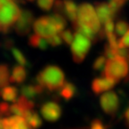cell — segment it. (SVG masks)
Listing matches in <instances>:
<instances>
[{"mask_svg": "<svg viewBox=\"0 0 129 129\" xmlns=\"http://www.w3.org/2000/svg\"><path fill=\"white\" fill-rule=\"evenodd\" d=\"M73 27H74V30L76 32L81 34L83 36H85L86 37H88L92 42H96L98 41V39H100V35L97 34L93 30L92 28H90L87 25H84V24H81L76 21L73 23Z\"/></svg>", "mask_w": 129, "mask_h": 129, "instance_id": "obj_13", "label": "cell"}, {"mask_svg": "<svg viewBox=\"0 0 129 129\" xmlns=\"http://www.w3.org/2000/svg\"><path fill=\"white\" fill-rule=\"evenodd\" d=\"M78 7L73 0H63V15L66 16L72 23L78 19Z\"/></svg>", "mask_w": 129, "mask_h": 129, "instance_id": "obj_14", "label": "cell"}, {"mask_svg": "<svg viewBox=\"0 0 129 129\" xmlns=\"http://www.w3.org/2000/svg\"><path fill=\"white\" fill-rule=\"evenodd\" d=\"M77 21L92 28L95 32L100 35V37H101V32H102L101 24L102 23L98 17L96 10L94 9V7L91 4L82 3L78 6Z\"/></svg>", "mask_w": 129, "mask_h": 129, "instance_id": "obj_4", "label": "cell"}, {"mask_svg": "<svg viewBox=\"0 0 129 129\" xmlns=\"http://www.w3.org/2000/svg\"><path fill=\"white\" fill-rule=\"evenodd\" d=\"M29 44L33 47V48H37L39 50H48V48L50 46L49 41L46 37H43L41 36H38L37 34L32 35L29 37Z\"/></svg>", "mask_w": 129, "mask_h": 129, "instance_id": "obj_18", "label": "cell"}, {"mask_svg": "<svg viewBox=\"0 0 129 129\" xmlns=\"http://www.w3.org/2000/svg\"><path fill=\"white\" fill-rule=\"evenodd\" d=\"M29 1H34V0H29Z\"/></svg>", "mask_w": 129, "mask_h": 129, "instance_id": "obj_36", "label": "cell"}, {"mask_svg": "<svg viewBox=\"0 0 129 129\" xmlns=\"http://www.w3.org/2000/svg\"><path fill=\"white\" fill-rule=\"evenodd\" d=\"M126 125H127V127L129 128V120H126Z\"/></svg>", "mask_w": 129, "mask_h": 129, "instance_id": "obj_35", "label": "cell"}, {"mask_svg": "<svg viewBox=\"0 0 129 129\" xmlns=\"http://www.w3.org/2000/svg\"><path fill=\"white\" fill-rule=\"evenodd\" d=\"M37 82L49 91L59 90L65 83L64 73L55 65H48L37 75Z\"/></svg>", "mask_w": 129, "mask_h": 129, "instance_id": "obj_1", "label": "cell"}, {"mask_svg": "<svg viewBox=\"0 0 129 129\" xmlns=\"http://www.w3.org/2000/svg\"><path fill=\"white\" fill-rule=\"evenodd\" d=\"M125 1L126 0H109L108 4H109V7L111 8L112 12L116 14H118L121 10V8L124 6Z\"/></svg>", "mask_w": 129, "mask_h": 129, "instance_id": "obj_25", "label": "cell"}, {"mask_svg": "<svg viewBox=\"0 0 129 129\" xmlns=\"http://www.w3.org/2000/svg\"><path fill=\"white\" fill-rule=\"evenodd\" d=\"M129 30V23L125 20H119L115 25V34L118 37L124 36Z\"/></svg>", "mask_w": 129, "mask_h": 129, "instance_id": "obj_23", "label": "cell"}, {"mask_svg": "<svg viewBox=\"0 0 129 129\" xmlns=\"http://www.w3.org/2000/svg\"><path fill=\"white\" fill-rule=\"evenodd\" d=\"M3 128L4 129H32L29 127L24 117L14 115L12 117L3 118Z\"/></svg>", "mask_w": 129, "mask_h": 129, "instance_id": "obj_11", "label": "cell"}, {"mask_svg": "<svg viewBox=\"0 0 129 129\" xmlns=\"http://www.w3.org/2000/svg\"><path fill=\"white\" fill-rule=\"evenodd\" d=\"M119 47H125L129 49V30L119 40Z\"/></svg>", "mask_w": 129, "mask_h": 129, "instance_id": "obj_30", "label": "cell"}, {"mask_svg": "<svg viewBox=\"0 0 129 129\" xmlns=\"http://www.w3.org/2000/svg\"><path fill=\"white\" fill-rule=\"evenodd\" d=\"M24 119L27 121L29 127L32 129H37L42 125V120L40 116L34 109L27 111L26 114L24 115Z\"/></svg>", "mask_w": 129, "mask_h": 129, "instance_id": "obj_16", "label": "cell"}, {"mask_svg": "<svg viewBox=\"0 0 129 129\" xmlns=\"http://www.w3.org/2000/svg\"><path fill=\"white\" fill-rule=\"evenodd\" d=\"M90 129H107V128H106L105 126H104V124L102 122V120L96 119V120H94L91 122Z\"/></svg>", "mask_w": 129, "mask_h": 129, "instance_id": "obj_32", "label": "cell"}, {"mask_svg": "<svg viewBox=\"0 0 129 129\" xmlns=\"http://www.w3.org/2000/svg\"><path fill=\"white\" fill-rule=\"evenodd\" d=\"M128 74L129 64L127 59L120 56H117L115 58L107 60L102 76L108 77L114 79L116 82H119L122 78L127 79Z\"/></svg>", "mask_w": 129, "mask_h": 129, "instance_id": "obj_3", "label": "cell"}, {"mask_svg": "<svg viewBox=\"0 0 129 129\" xmlns=\"http://www.w3.org/2000/svg\"><path fill=\"white\" fill-rule=\"evenodd\" d=\"M40 113L47 121H56L61 117V107L55 102H47L43 103L40 108Z\"/></svg>", "mask_w": 129, "mask_h": 129, "instance_id": "obj_9", "label": "cell"}, {"mask_svg": "<svg viewBox=\"0 0 129 129\" xmlns=\"http://www.w3.org/2000/svg\"><path fill=\"white\" fill-rule=\"evenodd\" d=\"M10 78L11 76L8 65L0 64V89L9 85V83L11 82Z\"/></svg>", "mask_w": 129, "mask_h": 129, "instance_id": "obj_21", "label": "cell"}, {"mask_svg": "<svg viewBox=\"0 0 129 129\" xmlns=\"http://www.w3.org/2000/svg\"><path fill=\"white\" fill-rule=\"evenodd\" d=\"M106 62H107V58H106L105 55L98 56L93 63V69L95 71H102V72L104 67H105Z\"/></svg>", "mask_w": 129, "mask_h": 129, "instance_id": "obj_24", "label": "cell"}, {"mask_svg": "<svg viewBox=\"0 0 129 129\" xmlns=\"http://www.w3.org/2000/svg\"><path fill=\"white\" fill-rule=\"evenodd\" d=\"M55 0H37V6L39 7V9L45 12L51 11L52 8L55 5Z\"/></svg>", "mask_w": 129, "mask_h": 129, "instance_id": "obj_26", "label": "cell"}, {"mask_svg": "<svg viewBox=\"0 0 129 129\" xmlns=\"http://www.w3.org/2000/svg\"><path fill=\"white\" fill-rule=\"evenodd\" d=\"M21 14V10L14 0H0V32L8 33Z\"/></svg>", "mask_w": 129, "mask_h": 129, "instance_id": "obj_2", "label": "cell"}, {"mask_svg": "<svg viewBox=\"0 0 129 129\" xmlns=\"http://www.w3.org/2000/svg\"><path fill=\"white\" fill-rule=\"evenodd\" d=\"M104 55L106 56V58L108 59H112L117 57V50L113 49L109 44H106L104 46Z\"/></svg>", "mask_w": 129, "mask_h": 129, "instance_id": "obj_29", "label": "cell"}, {"mask_svg": "<svg viewBox=\"0 0 129 129\" xmlns=\"http://www.w3.org/2000/svg\"><path fill=\"white\" fill-rule=\"evenodd\" d=\"M91 40L79 33L76 32L74 40L71 44V52L73 60L76 63H81L85 59L88 52L91 48Z\"/></svg>", "mask_w": 129, "mask_h": 129, "instance_id": "obj_5", "label": "cell"}, {"mask_svg": "<svg viewBox=\"0 0 129 129\" xmlns=\"http://www.w3.org/2000/svg\"><path fill=\"white\" fill-rule=\"evenodd\" d=\"M11 51H12V55L14 56V58L15 59V61L18 63V65H21V66H28L29 62H28L26 56H25V55H24L22 52L19 50L18 48L13 47Z\"/></svg>", "mask_w": 129, "mask_h": 129, "instance_id": "obj_22", "label": "cell"}, {"mask_svg": "<svg viewBox=\"0 0 129 129\" xmlns=\"http://www.w3.org/2000/svg\"><path fill=\"white\" fill-rule=\"evenodd\" d=\"M116 81L112 78L105 77V76H102L101 78H96L92 81L91 84V88L94 94L96 95H100L103 92H107L110 89L115 86Z\"/></svg>", "mask_w": 129, "mask_h": 129, "instance_id": "obj_10", "label": "cell"}, {"mask_svg": "<svg viewBox=\"0 0 129 129\" xmlns=\"http://www.w3.org/2000/svg\"><path fill=\"white\" fill-rule=\"evenodd\" d=\"M33 28H34V31L37 35L46 37V38L53 36V35H55V34H59L50 15L41 16L38 19H37L34 22Z\"/></svg>", "mask_w": 129, "mask_h": 129, "instance_id": "obj_6", "label": "cell"}, {"mask_svg": "<svg viewBox=\"0 0 129 129\" xmlns=\"http://www.w3.org/2000/svg\"><path fill=\"white\" fill-rule=\"evenodd\" d=\"M60 35H61L63 42H65L67 45H71L72 44V42H73L75 37V34H73L72 31L65 30V31H62V32L60 33Z\"/></svg>", "mask_w": 129, "mask_h": 129, "instance_id": "obj_27", "label": "cell"}, {"mask_svg": "<svg viewBox=\"0 0 129 129\" xmlns=\"http://www.w3.org/2000/svg\"><path fill=\"white\" fill-rule=\"evenodd\" d=\"M102 111L109 116H115L120 108V100L115 92H106L100 99Z\"/></svg>", "mask_w": 129, "mask_h": 129, "instance_id": "obj_8", "label": "cell"}, {"mask_svg": "<svg viewBox=\"0 0 129 129\" xmlns=\"http://www.w3.org/2000/svg\"><path fill=\"white\" fill-rule=\"evenodd\" d=\"M124 118H125V120H129V107L127 108V110L125 111Z\"/></svg>", "mask_w": 129, "mask_h": 129, "instance_id": "obj_33", "label": "cell"}, {"mask_svg": "<svg viewBox=\"0 0 129 129\" xmlns=\"http://www.w3.org/2000/svg\"><path fill=\"white\" fill-rule=\"evenodd\" d=\"M34 22H35L34 14L31 11L25 10L23 12H21L20 16L14 24V31L18 36H21V37L27 36L32 30Z\"/></svg>", "mask_w": 129, "mask_h": 129, "instance_id": "obj_7", "label": "cell"}, {"mask_svg": "<svg viewBox=\"0 0 129 129\" xmlns=\"http://www.w3.org/2000/svg\"><path fill=\"white\" fill-rule=\"evenodd\" d=\"M26 78H27V71L25 70L24 66L16 65L13 68L10 80H11V82L20 84V83L24 82L26 80Z\"/></svg>", "mask_w": 129, "mask_h": 129, "instance_id": "obj_19", "label": "cell"}, {"mask_svg": "<svg viewBox=\"0 0 129 129\" xmlns=\"http://www.w3.org/2000/svg\"><path fill=\"white\" fill-rule=\"evenodd\" d=\"M95 10L101 23L104 24L109 20H114L116 14L112 12L108 3L105 2H97L95 4Z\"/></svg>", "mask_w": 129, "mask_h": 129, "instance_id": "obj_12", "label": "cell"}, {"mask_svg": "<svg viewBox=\"0 0 129 129\" xmlns=\"http://www.w3.org/2000/svg\"><path fill=\"white\" fill-rule=\"evenodd\" d=\"M18 90L14 86H5L0 89V97L8 102H15L17 101Z\"/></svg>", "mask_w": 129, "mask_h": 129, "instance_id": "obj_17", "label": "cell"}, {"mask_svg": "<svg viewBox=\"0 0 129 129\" xmlns=\"http://www.w3.org/2000/svg\"><path fill=\"white\" fill-rule=\"evenodd\" d=\"M48 41H49V44L53 47H56V46H59L61 45L62 43V37H61V35L59 34H55V35H53L51 37H47Z\"/></svg>", "mask_w": 129, "mask_h": 129, "instance_id": "obj_28", "label": "cell"}, {"mask_svg": "<svg viewBox=\"0 0 129 129\" xmlns=\"http://www.w3.org/2000/svg\"><path fill=\"white\" fill-rule=\"evenodd\" d=\"M3 118H5V117L0 115V129H4L3 128Z\"/></svg>", "mask_w": 129, "mask_h": 129, "instance_id": "obj_34", "label": "cell"}, {"mask_svg": "<svg viewBox=\"0 0 129 129\" xmlns=\"http://www.w3.org/2000/svg\"><path fill=\"white\" fill-rule=\"evenodd\" d=\"M9 114H11L10 113V105L7 104L6 102H1L0 103V115L3 117H7Z\"/></svg>", "mask_w": 129, "mask_h": 129, "instance_id": "obj_31", "label": "cell"}, {"mask_svg": "<svg viewBox=\"0 0 129 129\" xmlns=\"http://www.w3.org/2000/svg\"><path fill=\"white\" fill-rule=\"evenodd\" d=\"M60 96L66 101H70L76 96L77 88L72 82H65L63 86L60 88Z\"/></svg>", "mask_w": 129, "mask_h": 129, "instance_id": "obj_20", "label": "cell"}, {"mask_svg": "<svg viewBox=\"0 0 129 129\" xmlns=\"http://www.w3.org/2000/svg\"><path fill=\"white\" fill-rule=\"evenodd\" d=\"M44 90V88L42 87L39 84H36V85H24L21 87V95L27 98L29 100H33L38 95L42 94Z\"/></svg>", "mask_w": 129, "mask_h": 129, "instance_id": "obj_15", "label": "cell"}]
</instances>
